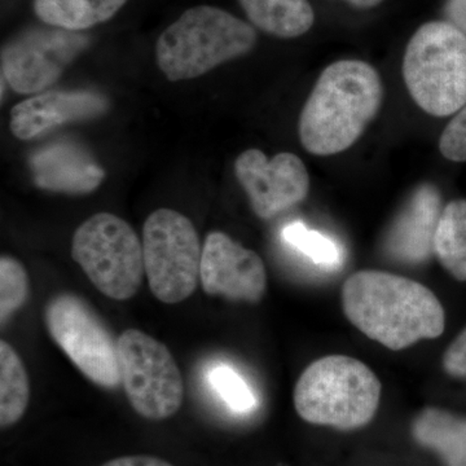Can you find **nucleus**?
Instances as JSON below:
<instances>
[{
	"label": "nucleus",
	"instance_id": "obj_1",
	"mask_svg": "<svg viewBox=\"0 0 466 466\" xmlns=\"http://www.w3.org/2000/svg\"><path fill=\"white\" fill-rule=\"evenodd\" d=\"M343 312L373 341L400 351L444 332L440 299L424 285L381 271H359L342 288Z\"/></svg>",
	"mask_w": 466,
	"mask_h": 466
},
{
	"label": "nucleus",
	"instance_id": "obj_2",
	"mask_svg": "<svg viewBox=\"0 0 466 466\" xmlns=\"http://www.w3.org/2000/svg\"><path fill=\"white\" fill-rule=\"evenodd\" d=\"M382 95L381 76L364 61L341 60L325 67L300 113L303 148L315 156L350 148L379 113Z\"/></svg>",
	"mask_w": 466,
	"mask_h": 466
},
{
	"label": "nucleus",
	"instance_id": "obj_3",
	"mask_svg": "<svg viewBox=\"0 0 466 466\" xmlns=\"http://www.w3.org/2000/svg\"><path fill=\"white\" fill-rule=\"evenodd\" d=\"M257 33L245 21L214 5L184 11L159 35L156 56L170 81H187L253 50Z\"/></svg>",
	"mask_w": 466,
	"mask_h": 466
},
{
	"label": "nucleus",
	"instance_id": "obj_4",
	"mask_svg": "<svg viewBox=\"0 0 466 466\" xmlns=\"http://www.w3.org/2000/svg\"><path fill=\"white\" fill-rule=\"evenodd\" d=\"M381 383L357 359L329 355L309 364L294 388V408L309 424L350 431L372 421Z\"/></svg>",
	"mask_w": 466,
	"mask_h": 466
},
{
	"label": "nucleus",
	"instance_id": "obj_5",
	"mask_svg": "<svg viewBox=\"0 0 466 466\" xmlns=\"http://www.w3.org/2000/svg\"><path fill=\"white\" fill-rule=\"evenodd\" d=\"M403 78L428 115H455L466 104V35L449 21L426 23L408 42Z\"/></svg>",
	"mask_w": 466,
	"mask_h": 466
},
{
	"label": "nucleus",
	"instance_id": "obj_6",
	"mask_svg": "<svg viewBox=\"0 0 466 466\" xmlns=\"http://www.w3.org/2000/svg\"><path fill=\"white\" fill-rule=\"evenodd\" d=\"M73 259L109 299H133L142 285L143 242L133 227L115 214L88 218L73 236Z\"/></svg>",
	"mask_w": 466,
	"mask_h": 466
},
{
	"label": "nucleus",
	"instance_id": "obj_7",
	"mask_svg": "<svg viewBox=\"0 0 466 466\" xmlns=\"http://www.w3.org/2000/svg\"><path fill=\"white\" fill-rule=\"evenodd\" d=\"M144 268L153 296L183 302L200 280L202 249L191 220L171 208L153 211L143 227Z\"/></svg>",
	"mask_w": 466,
	"mask_h": 466
},
{
	"label": "nucleus",
	"instance_id": "obj_8",
	"mask_svg": "<svg viewBox=\"0 0 466 466\" xmlns=\"http://www.w3.org/2000/svg\"><path fill=\"white\" fill-rule=\"evenodd\" d=\"M45 321L51 339L90 381L104 389L121 385L118 341L85 299L58 294L46 306Z\"/></svg>",
	"mask_w": 466,
	"mask_h": 466
},
{
	"label": "nucleus",
	"instance_id": "obj_9",
	"mask_svg": "<svg viewBox=\"0 0 466 466\" xmlns=\"http://www.w3.org/2000/svg\"><path fill=\"white\" fill-rule=\"evenodd\" d=\"M118 355L122 385L140 416L161 421L180 410L183 377L164 343L142 330H125L118 339Z\"/></svg>",
	"mask_w": 466,
	"mask_h": 466
},
{
	"label": "nucleus",
	"instance_id": "obj_10",
	"mask_svg": "<svg viewBox=\"0 0 466 466\" xmlns=\"http://www.w3.org/2000/svg\"><path fill=\"white\" fill-rule=\"evenodd\" d=\"M84 33L58 27H34L18 34L2 51V76L18 94L50 87L66 67L87 47Z\"/></svg>",
	"mask_w": 466,
	"mask_h": 466
},
{
	"label": "nucleus",
	"instance_id": "obj_11",
	"mask_svg": "<svg viewBox=\"0 0 466 466\" xmlns=\"http://www.w3.org/2000/svg\"><path fill=\"white\" fill-rule=\"evenodd\" d=\"M235 174L260 219H272L309 195L308 168L293 153L268 159L262 150H245L236 158Z\"/></svg>",
	"mask_w": 466,
	"mask_h": 466
},
{
	"label": "nucleus",
	"instance_id": "obj_12",
	"mask_svg": "<svg viewBox=\"0 0 466 466\" xmlns=\"http://www.w3.org/2000/svg\"><path fill=\"white\" fill-rule=\"evenodd\" d=\"M200 280L208 296L257 303L267 289L266 267L256 251L226 233H208L202 248Z\"/></svg>",
	"mask_w": 466,
	"mask_h": 466
},
{
	"label": "nucleus",
	"instance_id": "obj_13",
	"mask_svg": "<svg viewBox=\"0 0 466 466\" xmlns=\"http://www.w3.org/2000/svg\"><path fill=\"white\" fill-rule=\"evenodd\" d=\"M441 211L438 189L431 184L419 187L389 228L383 244L386 254L406 265L426 262L434 253Z\"/></svg>",
	"mask_w": 466,
	"mask_h": 466
},
{
	"label": "nucleus",
	"instance_id": "obj_14",
	"mask_svg": "<svg viewBox=\"0 0 466 466\" xmlns=\"http://www.w3.org/2000/svg\"><path fill=\"white\" fill-rule=\"evenodd\" d=\"M106 109L108 101L96 92H45L14 106L11 131L18 139L30 140L56 126L103 115Z\"/></svg>",
	"mask_w": 466,
	"mask_h": 466
},
{
	"label": "nucleus",
	"instance_id": "obj_15",
	"mask_svg": "<svg viewBox=\"0 0 466 466\" xmlns=\"http://www.w3.org/2000/svg\"><path fill=\"white\" fill-rule=\"evenodd\" d=\"M30 168L36 187L67 195L91 193L106 177L87 150L70 142L42 147L30 158Z\"/></svg>",
	"mask_w": 466,
	"mask_h": 466
},
{
	"label": "nucleus",
	"instance_id": "obj_16",
	"mask_svg": "<svg viewBox=\"0 0 466 466\" xmlns=\"http://www.w3.org/2000/svg\"><path fill=\"white\" fill-rule=\"evenodd\" d=\"M413 440L434 451L446 466H466V416L428 407L413 420Z\"/></svg>",
	"mask_w": 466,
	"mask_h": 466
},
{
	"label": "nucleus",
	"instance_id": "obj_17",
	"mask_svg": "<svg viewBox=\"0 0 466 466\" xmlns=\"http://www.w3.org/2000/svg\"><path fill=\"white\" fill-rule=\"evenodd\" d=\"M248 18L258 29L279 38H297L314 25L309 0H238Z\"/></svg>",
	"mask_w": 466,
	"mask_h": 466
},
{
	"label": "nucleus",
	"instance_id": "obj_18",
	"mask_svg": "<svg viewBox=\"0 0 466 466\" xmlns=\"http://www.w3.org/2000/svg\"><path fill=\"white\" fill-rule=\"evenodd\" d=\"M128 0H34V12L46 25L82 33L106 23Z\"/></svg>",
	"mask_w": 466,
	"mask_h": 466
},
{
	"label": "nucleus",
	"instance_id": "obj_19",
	"mask_svg": "<svg viewBox=\"0 0 466 466\" xmlns=\"http://www.w3.org/2000/svg\"><path fill=\"white\" fill-rule=\"evenodd\" d=\"M434 253L456 280L466 281V200L451 201L441 211Z\"/></svg>",
	"mask_w": 466,
	"mask_h": 466
},
{
	"label": "nucleus",
	"instance_id": "obj_20",
	"mask_svg": "<svg viewBox=\"0 0 466 466\" xmlns=\"http://www.w3.org/2000/svg\"><path fill=\"white\" fill-rule=\"evenodd\" d=\"M29 379L23 360L8 342H0V425L16 424L29 404Z\"/></svg>",
	"mask_w": 466,
	"mask_h": 466
},
{
	"label": "nucleus",
	"instance_id": "obj_21",
	"mask_svg": "<svg viewBox=\"0 0 466 466\" xmlns=\"http://www.w3.org/2000/svg\"><path fill=\"white\" fill-rule=\"evenodd\" d=\"M283 238L288 244L296 248L303 256L309 257L317 265L333 267L339 265L341 259L339 248L330 238L308 228L302 223H291L285 227Z\"/></svg>",
	"mask_w": 466,
	"mask_h": 466
},
{
	"label": "nucleus",
	"instance_id": "obj_22",
	"mask_svg": "<svg viewBox=\"0 0 466 466\" xmlns=\"http://www.w3.org/2000/svg\"><path fill=\"white\" fill-rule=\"evenodd\" d=\"M29 294V278L24 266L12 257L0 259V320L5 324L23 308Z\"/></svg>",
	"mask_w": 466,
	"mask_h": 466
},
{
	"label": "nucleus",
	"instance_id": "obj_23",
	"mask_svg": "<svg viewBox=\"0 0 466 466\" xmlns=\"http://www.w3.org/2000/svg\"><path fill=\"white\" fill-rule=\"evenodd\" d=\"M210 382L227 406L238 412H248L256 407V397L249 386L236 370L228 366H219L211 370Z\"/></svg>",
	"mask_w": 466,
	"mask_h": 466
},
{
	"label": "nucleus",
	"instance_id": "obj_24",
	"mask_svg": "<svg viewBox=\"0 0 466 466\" xmlns=\"http://www.w3.org/2000/svg\"><path fill=\"white\" fill-rule=\"evenodd\" d=\"M440 150L441 156L450 161H466V104L441 133Z\"/></svg>",
	"mask_w": 466,
	"mask_h": 466
},
{
	"label": "nucleus",
	"instance_id": "obj_25",
	"mask_svg": "<svg viewBox=\"0 0 466 466\" xmlns=\"http://www.w3.org/2000/svg\"><path fill=\"white\" fill-rule=\"evenodd\" d=\"M444 370L456 379H466V328L443 355Z\"/></svg>",
	"mask_w": 466,
	"mask_h": 466
},
{
	"label": "nucleus",
	"instance_id": "obj_26",
	"mask_svg": "<svg viewBox=\"0 0 466 466\" xmlns=\"http://www.w3.org/2000/svg\"><path fill=\"white\" fill-rule=\"evenodd\" d=\"M101 466H174L167 462V460L156 458V456L137 455L124 456V458H116L110 460Z\"/></svg>",
	"mask_w": 466,
	"mask_h": 466
},
{
	"label": "nucleus",
	"instance_id": "obj_27",
	"mask_svg": "<svg viewBox=\"0 0 466 466\" xmlns=\"http://www.w3.org/2000/svg\"><path fill=\"white\" fill-rule=\"evenodd\" d=\"M449 23L461 30L466 35V0H449L446 5Z\"/></svg>",
	"mask_w": 466,
	"mask_h": 466
},
{
	"label": "nucleus",
	"instance_id": "obj_28",
	"mask_svg": "<svg viewBox=\"0 0 466 466\" xmlns=\"http://www.w3.org/2000/svg\"><path fill=\"white\" fill-rule=\"evenodd\" d=\"M345 2L358 8H372L381 5L383 0H345Z\"/></svg>",
	"mask_w": 466,
	"mask_h": 466
}]
</instances>
